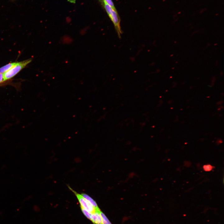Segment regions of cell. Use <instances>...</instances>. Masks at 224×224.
<instances>
[{
  "label": "cell",
  "mask_w": 224,
  "mask_h": 224,
  "mask_svg": "<svg viewBox=\"0 0 224 224\" xmlns=\"http://www.w3.org/2000/svg\"><path fill=\"white\" fill-rule=\"evenodd\" d=\"M105 7L110 18L113 23L115 30L119 38L122 32L121 29L120 23V20L119 16L115 10L109 5L105 3Z\"/></svg>",
  "instance_id": "obj_1"
},
{
  "label": "cell",
  "mask_w": 224,
  "mask_h": 224,
  "mask_svg": "<svg viewBox=\"0 0 224 224\" xmlns=\"http://www.w3.org/2000/svg\"><path fill=\"white\" fill-rule=\"evenodd\" d=\"M31 61V59H29L17 62L16 65L7 72L3 73L4 81L13 77Z\"/></svg>",
  "instance_id": "obj_2"
},
{
  "label": "cell",
  "mask_w": 224,
  "mask_h": 224,
  "mask_svg": "<svg viewBox=\"0 0 224 224\" xmlns=\"http://www.w3.org/2000/svg\"><path fill=\"white\" fill-rule=\"evenodd\" d=\"M68 187L69 189L76 196L80 203V207L84 208L91 214L97 211H99L95 209L86 199L82 196L81 194L77 192L70 186Z\"/></svg>",
  "instance_id": "obj_3"
},
{
  "label": "cell",
  "mask_w": 224,
  "mask_h": 224,
  "mask_svg": "<svg viewBox=\"0 0 224 224\" xmlns=\"http://www.w3.org/2000/svg\"><path fill=\"white\" fill-rule=\"evenodd\" d=\"M100 210L91 214V220L93 224H102V218L100 213Z\"/></svg>",
  "instance_id": "obj_4"
},
{
  "label": "cell",
  "mask_w": 224,
  "mask_h": 224,
  "mask_svg": "<svg viewBox=\"0 0 224 224\" xmlns=\"http://www.w3.org/2000/svg\"><path fill=\"white\" fill-rule=\"evenodd\" d=\"M82 196L86 199L90 204L96 210H100L96 202L87 194L82 193L81 194Z\"/></svg>",
  "instance_id": "obj_5"
},
{
  "label": "cell",
  "mask_w": 224,
  "mask_h": 224,
  "mask_svg": "<svg viewBox=\"0 0 224 224\" xmlns=\"http://www.w3.org/2000/svg\"><path fill=\"white\" fill-rule=\"evenodd\" d=\"M17 63H10L0 68V73H3L7 72L16 64Z\"/></svg>",
  "instance_id": "obj_6"
},
{
  "label": "cell",
  "mask_w": 224,
  "mask_h": 224,
  "mask_svg": "<svg viewBox=\"0 0 224 224\" xmlns=\"http://www.w3.org/2000/svg\"><path fill=\"white\" fill-rule=\"evenodd\" d=\"M100 213L102 218V224H112L105 215L101 211Z\"/></svg>",
  "instance_id": "obj_7"
},
{
  "label": "cell",
  "mask_w": 224,
  "mask_h": 224,
  "mask_svg": "<svg viewBox=\"0 0 224 224\" xmlns=\"http://www.w3.org/2000/svg\"><path fill=\"white\" fill-rule=\"evenodd\" d=\"M81 207V210L84 215L89 219L91 220V213H90L84 208Z\"/></svg>",
  "instance_id": "obj_8"
},
{
  "label": "cell",
  "mask_w": 224,
  "mask_h": 224,
  "mask_svg": "<svg viewBox=\"0 0 224 224\" xmlns=\"http://www.w3.org/2000/svg\"><path fill=\"white\" fill-rule=\"evenodd\" d=\"M203 168L205 171H210L214 168V166L210 164L205 165L203 166Z\"/></svg>",
  "instance_id": "obj_9"
},
{
  "label": "cell",
  "mask_w": 224,
  "mask_h": 224,
  "mask_svg": "<svg viewBox=\"0 0 224 224\" xmlns=\"http://www.w3.org/2000/svg\"><path fill=\"white\" fill-rule=\"evenodd\" d=\"M104 1L105 3L109 5L113 8H115L114 4L111 0H104Z\"/></svg>",
  "instance_id": "obj_10"
},
{
  "label": "cell",
  "mask_w": 224,
  "mask_h": 224,
  "mask_svg": "<svg viewBox=\"0 0 224 224\" xmlns=\"http://www.w3.org/2000/svg\"><path fill=\"white\" fill-rule=\"evenodd\" d=\"M4 82L3 75L2 73H0V83Z\"/></svg>",
  "instance_id": "obj_11"
},
{
  "label": "cell",
  "mask_w": 224,
  "mask_h": 224,
  "mask_svg": "<svg viewBox=\"0 0 224 224\" xmlns=\"http://www.w3.org/2000/svg\"><path fill=\"white\" fill-rule=\"evenodd\" d=\"M216 80V78L215 77H213L212 78V83L211 85L213 86L214 84V82Z\"/></svg>",
  "instance_id": "obj_12"
},
{
  "label": "cell",
  "mask_w": 224,
  "mask_h": 224,
  "mask_svg": "<svg viewBox=\"0 0 224 224\" xmlns=\"http://www.w3.org/2000/svg\"><path fill=\"white\" fill-rule=\"evenodd\" d=\"M211 45V44L210 43H208L207 44V48H208V47L209 46Z\"/></svg>",
  "instance_id": "obj_13"
},
{
  "label": "cell",
  "mask_w": 224,
  "mask_h": 224,
  "mask_svg": "<svg viewBox=\"0 0 224 224\" xmlns=\"http://www.w3.org/2000/svg\"><path fill=\"white\" fill-rule=\"evenodd\" d=\"M223 74V72L222 71H221L220 73V75L221 76H222Z\"/></svg>",
  "instance_id": "obj_14"
},
{
  "label": "cell",
  "mask_w": 224,
  "mask_h": 224,
  "mask_svg": "<svg viewBox=\"0 0 224 224\" xmlns=\"http://www.w3.org/2000/svg\"><path fill=\"white\" fill-rule=\"evenodd\" d=\"M198 32V31H195L193 33L192 35H193V34H195V33H197Z\"/></svg>",
  "instance_id": "obj_15"
},
{
  "label": "cell",
  "mask_w": 224,
  "mask_h": 224,
  "mask_svg": "<svg viewBox=\"0 0 224 224\" xmlns=\"http://www.w3.org/2000/svg\"><path fill=\"white\" fill-rule=\"evenodd\" d=\"M218 64V61H217L216 62V64H215L216 66Z\"/></svg>",
  "instance_id": "obj_16"
},
{
  "label": "cell",
  "mask_w": 224,
  "mask_h": 224,
  "mask_svg": "<svg viewBox=\"0 0 224 224\" xmlns=\"http://www.w3.org/2000/svg\"><path fill=\"white\" fill-rule=\"evenodd\" d=\"M173 55V54H171V55L170 56V57H172V56Z\"/></svg>",
  "instance_id": "obj_17"
},
{
  "label": "cell",
  "mask_w": 224,
  "mask_h": 224,
  "mask_svg": "<svg viewBox=\"0 0 224 224\" xmlns=\"http://www.w3.org/2000/svg\"><path fill=\"white\" fill-rule=\"evenodd\" d=\"M217 44V43L215 44H214V45H216Z\"/></svg>",
  "instance_id": "obj_18"
},
{
  "label": "cell",
  "mask_w": 224,
  "mask_h": 224,
  "mask_svg": "<svg viewBox=\"0 0 224 224\" xmlns=\"http://www.w3.org/2000/svg\"><path fill=\"white\" fill-rule=\"evenodd\" d=\"M174 68H175V67H173V68H172V69H174Z\"/></svg>",
  "instance_id": "obj_19"
},
{
  "label": "cell",
  "mask_w": 224,
  "mask_h": 224,
  "mask_svg": "<svg viewBox=\"0 0 224 224\" xmlns=\"http://www.w3.org/2000/svg\"><path fill=\"white\" fill-rule=\"evenodd\" d=\"M172 76H171L170 77V78H172Z\"/></svg>",
  "instance_id": "obj_20"
},
{
  "label": "cell",
  "mask_w": 224,
  "mask_h": 224,
  "mask_svg": "<svg viewBox=\"0 0 224 224\" xmlns=\"http://www.w3.org/2000/svg\"><path fill=\"white\" fill-rule=\"evenodd\" d=\"M178 63V62H175V63Z\"/></svg>",
  "instance_id": "obj_21"
},
{
  "label": "cell",
  "mask_w": 224,
  "mask_h": 224,
  "mask_svg": "<svg viewBox=\"0 0 224 224\" xmlns=\"http://www.w3.org/2000/svg\"><path fill=\"white\" fill-rule=\"evenodd\" d=\"M174 43H176V41H175V42H174Z\"/></svg>",
  "instance_id": "obj_22"
},
{
  "label": "cell",
  "mask_w": 224,
  "mask_h": 224,
  "mask_svg": "<svg viewBox=\"0 0 224 224\" xmlns=\"http://www.w3.org/2000/svg\"><path fill=\"white\" fill-rule=\"evenodd\" d=\"M180 13V12L178 13Z\"/></svg>",
  "instance_id": "obj_23"
},
{
  "label": "cell",
  "mask_w": 224,
  "mask_h": 224,
  "mask_svg": "<svg viewBox=\"0 0 224 224\" xmlns=\"http://www.w3.org/2000/svg\"><path fill=\"white\" fill-rule=\"evenodd\" d=\"M12 0V1H13V0Z\"/></svg>",
  "instance_id": "obj_24"
}]
</instances>
